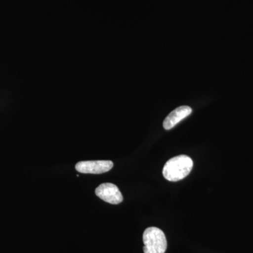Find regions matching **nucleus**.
Segmentation results:
<instances>
[{
    "label": "nucleus",
    "instance_id": "nucleus-3",
    "mask_svg": "<svg viewBox=\"0 0 253 253\" xmlns=\"http://www.w3.org/2000/svg\"><path fill=\"white\" fill-rule=\"evenodd\" d=\"M113 167L111 161H81L76 165V169L83 174H103L109 172Z\"/></svg>",
    "mask_w": 253,
    "mask_h": 253
},
{
    "label": "nucleus",
    "instance_id": "nucleus-1",
    "mask_svg": "<svg viewBox=\"0 0 253 253\" xmlns=\"http://www.w3.org/2000/svg\"><path fill=\"white\" fill-rule=\"evenodd\" d=\"M194 166L192 159L186 155H180L169 159L163 169V176L169 181L184 179L191 172Z\"/></svg>",
    "mask_w": 253,
    "mask_h": 253
},
{
    "label": "nucleus",
    "instance_id": "nucleus-5",
    "mask_svg": "<svg viewBox=\"0 0 253 253\" xmlns=\"http://www.w3.org/2000/svg\"><path fill=\"white\" fill-rule=\"evenodd\" d=\"M192 113V109L188 106H181L174 109L163 121V127L166 130L172 129L184 118Z\"/></svg>",
    "mask_w": 253,
    "mask_h": 253
},
{
    "label": "nucleus",
    "instance_id": "nucleus-4",
    "mask_svg": "<svg viewBox=\"0 0 253 253\" xmlns=\"http://www.w3.org/2000/svg\"><path fill=\"white\" fill-rule=\"evenodd\" d=\"M95 194L105 202L118 205L123 201V196L118 186L111 183H104L95 190Z\"/></svg>",
    "mask_w": 253,
    "mask_h": 253
},
{
    "label": "nucleus",
    "instance_id": "nucleus-2",
    "mask_svg": "<svg viewBox=\"0 0 253 253\" xmlns=\"http://www.w3.org/2000/svg\"><path fill=\"white\" fill-rule=\"evenodd\" d=\"M143 242L144 253H165L167 250V239L164 232L154 226L147 228L144 231Z\"/></svg>",
    "mask_w": 253,
    "mask_h": 253
}]
</instances>
